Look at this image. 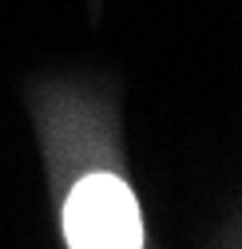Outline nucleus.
Listing matches in <instances>:
<instances>
[{
    "label": "nucleus",
    "mask_w": 242,
    "mask_h": 249,
    "mask_svg": "<svg viewBox=\"0 0 242 249\" xmlns=\"http://www.w3.org/2000/svg\"><path fill=\"white\" fill-rule=\"evenodd\" d=\"M64 237L72 249H139L143 217L131 186L115 174H87L64 202Z\"/></svg>",
    "instance_id": "1"
}]
</instances>
